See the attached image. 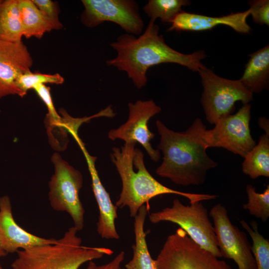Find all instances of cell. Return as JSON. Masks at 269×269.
<instances>
[{"label": "cell", "instance_id": "20", "mask_svg": "<svg viewBox=\"0 0 269 269\" xmlns=\"http://www.w3.org/2000/svg\"><path fill=\"white\" fill-rule=\"evenodd\" d=\"M23 36L18 0H2L0 5V39L20 42Z\"/></svg>", "mask_w": 269, "mask_h": 269}, {"label": "cell", "instance_id": "31", "mask_svg": "<svg viewBox=\"0 0 269 269\" xmlns=\"http://www.w3.org/2000/svg\"><path fill=\"white\" fill-rule=\"evenodd\" d=\"M7 254L3 250V249L2 247L1 241H0V257L5 256Z\"/></svg>", "mask_w": 269, "mask_h": 269}, {"label": "cell", "instance_id": "1", "mask_svg": "<svg viewBox=\"0 0 269 269\" xmlns=\"http://www.w3.org/2000/svg\"><path fill=\"white\" fill-rule=\"evenodd\" d=\"M159 31L158 25L150 20L139 37L127 33L119 36L110 44L117 52V56L107 60L106 64L125 72L137 89L146 85L148 69L156 65L175 63L198 72L206 67L201 63L206 57L204 51L188 54L179 52L165 43Z\"/></svg>", "mask_w": 269, "mask_h": 269}, {"label": "cell", "instance_id": "32", "mask_svg": "<svg viewBox=\"0 0 269 269\" xmlns=\"http://www.w3.org/2000/svg\"><path fill=\"white\" fill-rule=\"evenodd\" d=\"M0 269H2V267H1V264H0Z\"/></svg>", "mask_w": 269, "mask_h": 269}, {"label": "cell", "instance_id": "7", "mask_svg": "<svg viewBox=\"0 0 269 269\" xmlns=\"http://www.w3.org/2000/svg\"><path fill=\"white\" fill-rule=\"evenodd\" d=\"M195 243L181 228L169 235L156 260V269H232Z\"/></svg>", "mask_w": 269, "mask_h": 269}, {"label": "cell", "instance_id": "23", "mask_svg": "<svg viewBox=\"0 0 269 269\" xmlns=\"http://www.w3.org/2000/svg\"><path fill=\"white\" fill-rule=\"evenodd\" d=\"M240 224L249 233L253 241L251 251L255 259L257 269H269V240L265 238L258 230L256 221H252L249 226L243 219Z\"/></svg>", "mask_w": 269, "mask_h": 269}, {"label": "cell", "instance_id": "14", "mask_svg": "<svg viewBox=\"0 0 269 269\" xmlns=\"http://www.w3.org/2000/svg\"><path fill=\"white\" fill-rule=\"evenodd\" d=\"M76 142L86 160L91 176L93 192L99 209L97 231L103 239L118 240L120 236L115 225L118 218V207L112 202L109 193L101 181L95 166L97 157L89 154L80 138Z\"/></svg>", "mask_w": 269, "mask_h": 269}, {"label": "cell", "instance_id": "15", "mask_svg": "<svg viewBox=\"0 0 269 269\" xmlns=\"http://www.w3.org/2000/svg\"><path fill=\"white\" fill-rule=\"evenodd\" d=\"M0 240L7 254L56 241L36 236L19 226L13 217L10 199L6 195L0 197Z\"/></svg>", "mask_w": 269, "mask_h": 269}, {"label": "cell", "instance_id": "9", "mask_svg": "<svg viewBox=\"0 0 269 269\" xmlns=\"http://www.w3.org/2000/svg\"><path fill=\"white\" fill-rule=\"evenodd\" d=\"M251 105L243 106L234 115L219 119L215 127L205 130L202 138L207 148L222 147L244 158L256 144L250 129Z\"/></svg>", "mask_w": 269, "mask_h": 269}, {"label": "cell", "instance_id": "6", "mask_svg": "<svg viewBox=\"0 0 269 269\" xmlns=\"http://www.w3.org/2000/svg\"><path fill=\"white\" fill-rule=\"evenodd\" d=\"M54 173L49 182L48 199L52 208L66 212L78 231L84 227L85 210L79 192L83 187L81 172L71 165L57 152L51 157Z\"/></svg>", "mask_w": 269, "mask_h": 269}, {"label": "cell", "instance_id": "5", "mask_svg": "<svg viewBox=\"0 0 269 269\" xmlns=\"http://www.w3.org/2000/svg\"><path fill=\"white\" fill-rule=\"evenodd\" d=\"M148 217L153 224L169 222L179 225L202 248L218 258L222 257L214 226L209 220L208 210L201 201L185 206L176 198L171 207L152 212Z\"/></svg>", "mask_w": 269, "mask_h": 269}, {"label": "cell", "instance_id": "25", "mask_svg": "<svg viewBox=\"0 0 269 269\" xmlns=\"http://www.w3.org/2000/svg\"><path fill=\"white\" fill-rule=\"evenodd\" d=\"M64 82V78L59 73L54 74L32 72L30 70L20 75L16 80L15 85L18 91V96L24 97L28 90L38 84H61Z\"/></svg>", "mask_w": 269, "mask_h": 269}, {"label": "cell", "instance_id": "4", "mask_svg": "<svg viewBox=\"0 0 269 269\" xmlns=\"http://www.w3.org/2000/svg\"><path fill=\"white\" fill-rule=\"evenodd\" d=\"M78 232L73 226L53 243L18 250L12 269H79L87 262L113 254L109 248L82 245Z\"/></svg>", "mask_w": 269, "mask_h": 269}, {"label": "cell", "instance_id": "33", "mask_svg": "<svg viewBox=\"0 0 269 269\" xmlns=\"http://www.w3.org/2000/svg\"><path fill=\"white\" fill-rule=\"evenodd\" d=\"M1 2H2V0H0V3H1Z\"/></svg>", "mask_w": 269, "mask_h": 269}, {"label": "cell", "instance_id": "19", "mask_svg": "<svg viewBox=\"0 0 269 269\" xmlns=\"http://www.w3.org/2000/svg\"><path fill=\"white\" fill-rule=\"evenodd\" d=\"M23 36L41 39L47 32L54 30L51 22L32 0H18Z\"/></svg>", "mask_w": 269, "mask_h": 269}, {"label": "cell", "instance_id": "27", "mask_svg": "<svg viewBox=\"0 0 269 269\" xmlns=\"http://www.w3.org/2000/svg\"><path fill=\"white\" fill-rule=\"evenodd\" d=\"M250 15L254 21L260 24L269 25V0H256L249 2Z\"/></svg>", "mask_w": 269, "mask_h": 269}, {"label": "cell", "instance_id": "30", "mask_svg": "<svg viewBox=\"0 0 269 269\" xmlns=\"http://www.w3.org/2000/svg\"><path fill=\"white\" fill-rule=\"evenodd\" d=\"M258 123L260 127L265 130V134L269 135V120L265 117H260L259 118Z\"/></svg>", "mask_w": 269, "mask_h": 269}, {"label": "cell", "instance_id": "10", "mask_svg": "<svg viewBox=\"0 0 269 269\" xmlns=\"http://www.w3.org/2000/svg\"><path fill=\"white\" fill-rule=\"evenodd\" d=\"M84 10L81 15L86 27H94L105 21L119 25L127 33L141 34L144 22L137 2L134 0H82Z\"/></svg>", "mask_w": 269, "mask_h": 269}, {"label": "cell", "instance_id": "29", "mask_svg": "<svg viewBox=\"0 0 269 269\" xmlns=\"http://www.w3.org/2000/svg\"><path fill=\"white\" fill-rule=\"evenodd\" d=\"M125 256V252L122 251L111 261L106 264L97 265L93 261H90L86 269H126L121 267Z\"/></svg>", "mask_w": 269, "mask_h": 269}, {"label": "cell", "instance_id": "17", "mask_svg": "<svg viewBox=\"0 0 269 269\" xmlns=\"http://www.w3.org/2000/svg\"><path fill=\"white\" fill-rule=\"evenodd\" d=\"M240 81L250 92L259 93L268 89L269 84V46L250 55Z\"/></svg>", "mask_w": 269, "mask_h": 269}, {"label": "cell", "instance_id": "28", "mask_svg": "<svg viewBox=\"0 0 269 269\" xmlns=\"http://www.w3.org/2000/svg\"><path fill=\"white\" fill-rule=\"evenodd\" d=\"M32 89L45 105L48 110L47 115L51 117L59 116L52 101L50 88L45 84H40L35 86Z\"/></svg>", "mask_w": 269, "mask_h": 269}, {"label": "cell", "instance_id": "3", "mask_svg": "<svg viewBox=\"0 0 269 269\" xmlns=\"http://www.w3.org/2000/svg\"><path fill=\"white\" fill-rule=\"evenodd\" d=\"M136 143H125L112 149L110 157L122 181V190L116 206L128 207L130 216L134 217L144 205L150 207L149 201L157 196L174 194L188 199L190 204L216 199L217 196L179 191L170 188L158 181L147 170L144 154L135 147Z\"/></svg>", "mask_w": 269, "mask_h": 269}, {"label": "cell", "instance_id": "13", "mask_svg": "<svg viewBox=\"0 0 269 269\" xmlns=\"http://www.w3.org/2000/svg\"><path fill=\"white\" fill-rule=\"evenodd\" d=\"M33 59L22 41L10 42L0 39V99L18 95L16 79L30 70Z\"/></svg>", "mask_w": 269, "mask_h": 269}, {"label": "cell", "instance_id": "11", "mask_svg": "<svg viewBox=\"0 0 269 269\" xmlns=\"http://www.w3.org/2000/svg\"><path fill=\"white\" fill-rule=\"evenodd\" d=\"M209 215L213 220L222 257L233 260L239 269H257L247 234L232 223L226 208L218 203L212 208Z\"/></svg>", "mask_w": 269, "mask_h": 269}, {"label": "cell", "instance_id": "22", "mask_svg": "<svg viewBox=\"0 0 269 269\" xmlns=\"http://www.w3.org/2000/svg\"><path fill=\"white\" fill-rule=\"evenodd\" d=\"M190 4L187 0H149L143 9L150 20L155 21L159 18L163 22L171 23L182 11L183 6Z\"/></svg>", "mask_w": 269, "mask_h": 269}, {"label": "cell", "instance_id": "8", "mask_svg": "<svg viewBox=\"0 0 269 269\" xmlns=\"http://www.w3.org/2000/svg\"><path fill=\"white\" fill-rule=\"evenodd\" d=\"M198 73L203 89L201 103L206 119L211 124H215L221 118L231 114L236 102L240 101L245 105L253 100V94L240 80L222 78L206 67Z\"/></svg>", "mask_w": 269, "mask_h": 269}, {"label": "cell", "instance_id": "12", "mask_svg": "<svg viewBox=\"0 0 269 269\" xmlns=\"http://www.w3.org/2000/svg\"><path fill=\"white\" fill-rule=\"evenodd\" d=\"M128 108V120L118 128L111 130L108 134V138L113 141L121 139L125 143L138 142L153 161L158 162L160 151L152 146L151 140L154 134L148 129V123L152 117L160 112L161 108L152 99L130 102Z\"/></svg>", "mask_w": 269, "mask_h": 269}, {"label": "cell", "instance_id": "18", "mask_svg": "<svg viewBox=\"0 0 269 269\" xmlns=\"http://www.w3.org/2000/svg\"><path fill=\"white\" fill-rule=\"evenodd\" d=\"M150 207L143 205L134 217V243L132 246L133 257L125 265L126 269H156L155 262L149 252L146 240V233L144 225Z\"/></svg>", "mask_w": 269, "mask_h": 269}, {"label": "cell", "instance_id": "26", "mask_svg": "<svg viewBox=\"0 0 269 269\" xmlns=\"http://www.w3.org/2000/svg\"><path fill=\"white\" fill-rule=\"evenodd\" d=\"M37 8L51 22L54 29L62 28L63 25L59 19V9L57 2L51 0H32Z\"/></svg>", "mask_w": 269, "mask_h": 269}, {"label": "cell", "instance_id": "21", "mask_svg": "<svg viewBox=\"0 0 269 269\" xmlns=\"http://www.w3.org/2000/svg\"><path fill=\"white\" fill-rule=\"evenodd\" d=\"M242 171L251 178L269 177V135L262 134L257 144L246 155Z\"/></svg>", "mask_w": 269, "mask_h": 269}, {"label": "cell", "instance_id": "24", "mask_svg": "<svg viewBox=\"0 0 269 269\" xmlns=\"http://www.w3.org/2000/svg\"><path fill=\"white\" fill-rule=\"evenodd\" d=\"M246 188L248 201L243 205V208L248 210L251 215L267 221L269 217V185L263 193L257 192L251 184H247Z\"/></svg>", "mask_w": 269, "mask_h": 269}, {"label": "cell", "instance_id": "16", "mask_svg": "<svg viewBox=\"0 0 269 269\" xmlns=\"http://www.w3.org/2000/svg\"><path fill=\"white\" fill-rule=\"evenodd\" d=\"M249 9L218 17L208 16L182 11L171 22L168 31H200L210 30L220 24L228 26L241 33H249L252 30L247 23Z\"/></svg>", "mask_w": 269, "mask_h": 269}, {"label": "cell", "instance_id": "34", "mask_svg": "<svg viewBox=\"0 0 269 269\" xmlns=\"http://www.w3.org/2000/svg\"><path fill=\"white\" fill-rule=\"evenodd\" d=\"M0 112H1V110H0Z\"/></svg>", "mask_w": 269, "mask_h": 269}, {"label": "cell", "instance_id": "2", "mask_svg": "<svg viewBox=\"0 0 269 269\" xmlns=\"http://www.w3.org/2000/svg\"><path fill=\"white\" fill-rule=\"evenodd\" d=\"M156 126L160 135L157 149L163 156L156 174L181 186L203 184L207 171L218 164L206 152L202 138L206 127L201 120L196 119L181 132L169 129L160 120L156 121Z\"/></svg>", "mask_w": 269, "mask_h": 269}]
</instances>
